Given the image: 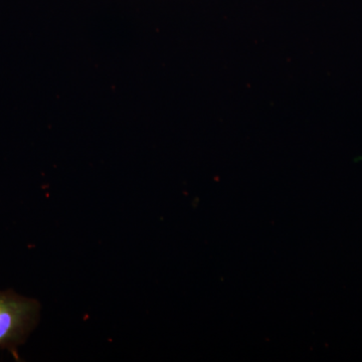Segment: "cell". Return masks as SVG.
I'll return each instance as SVG.
<instances>
[{
	"instance_id": "cell-1",
	"label": "cell",
	"mask_w": 362,
	"mask_h": 362,
	"mask_svg": "<svg viewBox=\"0 0 362 362\" xmlns=\"http://www.w3.org/2000/svg\"><path fill=\"white\" fill-rule=\"evenodd\" d=\"M40 303L13 290H0V349L20 358L18 347L25 344L39 324Z\"/></svg>"
}]
</instances>
